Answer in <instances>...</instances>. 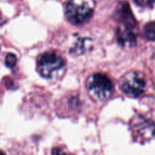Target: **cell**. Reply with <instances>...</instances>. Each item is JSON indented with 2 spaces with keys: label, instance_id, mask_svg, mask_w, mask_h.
Instances as JSON below:
<instances>
[{
  "label": "cell",
  "instance_id": "1",
  "mask_svg": "<svg viewBox=\"0 0 155 155\" xmlns=\"http://www.w3.org/2000/svg\"><path fill=\"white\" fill-rule=\"evenodd\" d=\"M94 12L92 0H70L66 6V17L74 24L86 22Z\"/></svg>",
  "mask_w": 155,
  "mask_h": 155
},
{
  "label": "cell",
  "instance_id": "2",
  "mask_svg": "<svg viewBox=\"0 0 155 155\" xmlns=\"http://www.w3.org/2000/svg\"><path fill=\"white\" fill-rule=\"evenodd\" d=\"M86 86L90 96L98 101L107 99L113 90L112 82L102 74H95L89 77Z\"/></svg>",
  "mask_w": 155,
  "mask_h": 155
},
{
  "label": "cell",
  "instance_id": "3",
  "mask_svg": "<svg viewBox=\"0 0 155 155\" xmlns=\"http://www.w3.org/2000/svg\"><path fill=\"white\" fill-rule=\"evenodd\" d=\"M146 83L145 77L141 73L130 71L120 80V87L124 94L132 98H138L145 90Z\"/></svg>",
  "mask_w": 155,
  "mask_h": 155
},
{
  "label": "cell",
  "instance_id": "4",
  "mask_svg": "<svg viewBox=\"0 0 155 155\" xmlns=\"http://www.w3.org/2000/svg\"><path fill=\"white\" fill-rule=\"evenodd\" d=\"M65 62L55 52H45L37 61V71L45 78H51L54 74L64 68Z\"/></svg>",
  "mask_w": 155,
  "mask_h": 155
},
{
  "label": "cell",
  "instance_id": "5",
  "mask_svg": "<svg viewBox=\"0 0 155 155\" xmlns=\"http://www.w3.org/2000/svg\"><path fill=\"white\" fill-rule=\"evenodd\" d=\"M130 127L133 137L138 142H147L155 135V124L142 116L132 119Z\"/></svg>",
  "mask_w": 155,
  "mask_h": 155
},
{
  "label": "cell",
  "instance_id": "6",
  "mask_svg": "<svg viewBox=\"0 0 155 155\" xmlns=\"http://www.w3.org/2000/svg\"><path fill=\"white\" fill-rule=\"evenodd\" d=\"M114 18L120 23L121 25L131 27H136V20L128 3L121 2L118 5L115 11Z\"/></svg>",
  "mask_w": 155,
  "mask_h": 155
},
{
  "label": "cell",
  "instance_id": "7",
  "mask_svg": "<svg viewBox=\"0 0 155 155\" xmlns=\"http://www.w3.org/2000/svg\"><path fill=\"white\" fill-rule=\"evenodd\" d=\"M135 27L121 25L117 31V39L118 42L123 47H132L136 45V33L134 31Z\"/></svg>",
  "mask_w": 155,
  "mask_h": 155
},
{
  "label": "cell",
  "instance_id": "8",
  "mask_svg": "<svg viewBox=\"0 0 155 155\" xmlns=\"http://www.w3.org/2000/svg\"><path fill=\"white\" fill-rule=\"evenodd\" d=\"M144 34L150 41H155V22H150L145 26Z\"/></svg>",
  "mask_w": 155,
  "mask_h": 155
},
{
  "label": "cell",
  "instance_id": "9",
  "mask_svg": "<svg viewBox=\"0 0 155 155\" xmlns=\"http://www.w3.org/2000/svg\"><path fill=\"white\" fill-rule=\"evenodd\" d=\"M17 61H18V58H17L16 55L12 53H8L6 55L5 60V65L9 68H15V65L17 64Z\"/></svg>",
  "mask_w": 155,
  "mask_h": 155
},
{
  "label": "cell",
  "instance_id": "10",
  "mask_svg": "<svg viewBox=\"0 0 155 155\" xmlns=\"http://www.w3.org/2000/svg\"><path fill=\"white\" fill-rule=\"evenodd\" d=\"M135 2L142 7H148L151 5L154 2L155 0H134Z\"/></svg>",
  "mask_w": 155,
  "mask_h": 155
},
{
  "label": "cell",
  "instance_id": "11",
  "mask_svg": "<svg viewBox=\"0 0 155 155\" xmlns=\"http://www.w3.org/2000/svg\"><path fill=\"white\" fill-rule=\"evenodd\" d=\"M51 155H66V154L60 148H55L52 150Z\"/></svg>",
  "mask_w": 155,
  "mask_h": 155
},
{
  "label": "cell",
  "instance_id": "12",
  "mask_svg": "<svg viewBox=\"0 0 155 155\" xmlns=\"http://www.w3.org/2000/svg\"><path fill=\"white\" fill-rule=\"evenodd\" d=\"M0 155H6L5 153L2 151H0Z\"/></svg>",
  "mask_w": 155,
  "mask_h": 155
}]
</instances>
